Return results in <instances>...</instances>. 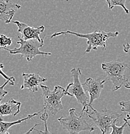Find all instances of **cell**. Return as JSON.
<instances>
[{"label":"cell","instance_id":"obj_1","mask_svg":"<svg viewBox=\"0 0 130 134\" xmlns=\"http://www.w3.org/2000/svg\"><path fill=\"white\" fill-rule=\"evenodd\" d=\"M71 34L75 35L76 37L80 38H86L87 39V47L85 54L89 53L92 49L96 50L98 49V47H100L102 48L103 50L106 49V41L110 37H116L118 36L119 32L118 31L114 32H106L104 30H95L92 33L88 34H80L75 32L67 30V31H61L59 32L54 33L51 35V38L56 37V36H59L60 35H67Z\"/></svg>","mask_w":130,"mask_h":134},{"label":"cell","instance_id":"obj_2","mask_svg":"<svg viewBox=\"0 0 130 134\" xmlns=\"http://www.w3.org/2000/svg\"><path fill=\"white\" fill-rule=\"evenodd\" d=\"M129 65L127 63L119 59L102 63V68L106 73L107 81L113 84L111 90L115 92L129 82V79L125 75V70Z\"/></svg>","mask_w":130,"mask_h":134},{"label":"cell","instance_id":"obj_3","mask_svg":"<svg viewBox=\"0 0 130 134\" xmlns=\"http://www.w3.org/2000/svg\"><path fill=\"white\" fill-rule=\"evenodd\" d=\"M42 90V97L44 102V110L51 112L53 115H56L57 113L64 109L61 98L64 96L73 97V95L64 89V87L56 85L54 90L51 91L46 85H40Z\"/></svg>","mask_w":130,"mask_h":134},{"label":"cell","instance_id":"obj_4","mask_svg":"<svg viewBox=\"0 0 130 134\" xmlns=\"http://www.w3.org/2000/svg\"><path fill=\"white\" fill-rule=\"evenodd\" d=\"M18 37L19 41H17V44H20V47L14 48V49H9L7 47H4L3 49L7 50L11 54H21V57L26 58L28 61H31L36 55H52L51 52H46L40 50V48H41L44 44L45 36L41 41H39L36 39L25 40L20 36H18Z\"/></svg>","mask_w":130,"mask_h":134},{"label":"cell","instance_id":"obj_5","mask_svg":"<svg viewBox=\"0 0 130 134\" xmlns=\"http://www.w3.org/2000/svg\"><path fill=\"white\" fill-rule=\"evenodd\" d=\"M85 112L93 121L103 134L110 133L111 124L116 119H118L122 114L117 111L105 108L102 111H98L92 105H87L82 113Z\"/></svg>","mask_w":130,"mask_h":134},{"label":"cell","instance_id":"obj_6","mask_svg":"<svg viewBox=\"0 0 130 134\" xmlns=\"http://www.w3.org/2000/svg\"><path fill=\"white\" fill-rule=\"evenodd\" d=\"M69 114L67 117H60L58 121L60 123L63 129L69 133L77 134L82 131L92 132L95 128L88 123L84 117V112H81L80 115L76 114V109L72 108L69 110Z\"/></svg>","mask_w":130,"mask_h":134},{"label":"cell","instance_id":"obj_7","mask_svg":"<svg viewBox=\"0 0 130 134\" xmlns=\"http://www.w3.org/2000/svg\"><path fill=\"white\" fill-rule=\"evenodd\" d=\"M81 74L82 72L80 68H74L71 70V75L73 79V82L68 84L66 87V90L73 95L77 100L78 103L83 107V109L81 111L83 112L89 104V99L87 96L82 84H81L80 81V75Z\"/></svg>","mask_w":130,"mask_h":134},{"label":"cell","instance_id":"obj_8","mask_svg":"<svg viewBox=\"0 0 130 134\" xmlns=\"http://www.w3.org/2000/svg\"><path fill=\"white\" fill-rule=\"evenodd\" d=\"M106 79H102V77H98L93 79V77H88L86 82L82 84L85 91L89 92V102L88 105H92L94 100L100 97V93L104 87V83Z\"/></svg>","mask_w":130,"mask_h":134},{"label":"cell","instance_id":"obj_9","mask_svg":"<svg viewBox=\"0 0 130 134\" xmlns=\"http://www.w3.org/2000/svg\"><path fill=\"white\" fill-rule=\"evenodd\" d=\"M13 23L18 26V32L22 34V38L25 40L30 39H36L39 41H41L43 38H40V35L45 30L43 25L38 28H34L30 26L26 23H22L18 21H14Z\"/></svg>","mask_w":130,"mask_h":134},{"label":"cell","instance_id":"obj_10","mask_svg":"<svg viewBox=\"0 0 130 134\" xmlns=\"http://www.w3.org/2000/svg\"><path fill=\"white\" fill-rule=\"evenodd\" d=\"M22 77L23 78V82L21 86V89L27 88L33 92H38L40 84L47 80V78L41 77L38 74L35 73H23Z\"/></svg>","mask_w":130,"mask_h":134},{"label":"cell","instance_id":"obj_11","mask_svg":"<svg viewBox=\"0 0 130 134\" xmlns=\"http://www.w3.org/2000/svg\"><path fill=\"white\" fill-rule=\"evenodd\" d=\"M21 8L19 4L8 2L7 0H0V21L5 23H11L16 11Z\"/></svg>","mask_w":130,"mask_h":134},{"label":"cell","instance_id":"obj_12","mask_svg":"<svg viewBox=\"0 0 130 134\" xmlns=\"http://www.w3.org/2000/svg\"><path fill=\"white\" fill-rule=\"evenodd\" d=\"M22 103L11 99L8 102L0 103V117L7 115L16 116L20 112Z\"/></svg>","mask_w":130,"mask_h":134},{"label":"cell","instance_id":"obj_13","mask_svg":"<svg viewBox=\"0 0 130 134\" xmlns=\"http://www.w3.org/2000/svg\"><path fill=\"white\" fill-rule=\"evenodd\" d=\"M43 111V110H41V111H39V112L34 113V114L28 115L27 116L25 117V118L17 120V121H11V122H6V121H4L3 119V117H0V134H9V132H8V130H9L10 128L12 127V126L22 123V122H23V121H27V120L31 119L33 117L38 115L39 114L42 112Z\"/></svg>","mask_w":130,"mask_h":134},{"label":"cell","instance_id":"obj_14","mask_svg":"<svg viewBox=\"0 0 130 134\" xmlns=\"http://www.w3.org/2000/svg\"><path fill=\"white\" fill-rule=\"evenodd\" d=\"M108 5V8L110 10H112L115 7L120 6L122 7L125 12L128 14H129V9L126 7V0H105Z\"/></svg>","mask_w":130,"mask_h":134},{"label":"cell","instance_id":"obj_15","mask_svg":"<svg viewBox=\"0 0 130 134\" xmlns=\"http://www.w3.org/2000/svg\"><path fill=\"white\" fill-rule=\"evenodd\" d=\"M118 119L115 120L111 124V128H112V132H110L111 134H122L124 133V130L126 125H128V119H124V123L121 126H118L117 125V122H118Z\"/></svg>","mask_w":130,"mask_h":134},{"label":"cell","instance_id":"obj_16","mask_svg":"<svg viewBox=\"0 0 130 134\" xmlns=\"http://www.w3.org/2000/svg\"><path fill=\"white\" fill-rule=\"evenodd\" d=\"M12 43V38L7 37V36L4 34L0 35V48L3 49L4 47L11 46Z\"/></svg>","mask_w":130,"mask_h":134},{"label":"cell","instance_id":"obj_17","mask_svg":"<svg viewBox=\"0 0 130 134\" xmlns=\"http://www.w3.org/2000/svg\"><path fill=\"white\" fill-rule=\"evenodd\" d=\"M4 68L3 64L0 63V75H2L3 77L5 78L6 80L9 81V85H11V86H14V85L15 81H16L14 77H13V76L9 77V76H8L7 74H5L2 71V68Z\"/></svg>","mask_w":130,"mask_h":134},{"label":"cell","instance_id":"obj_18","mask_svg":"<svg viewBox=\"0 0 130 134\" xmlns=\"http://www.w3.org/2000/svg\"><path fill=\"white\" fill-rule=\"evenodd\" d=\"M121 107V111L130 114V99L129 100H122L119 103Z\"/></svg>","mask_w":130,"mask_h":134},{"label":"cell","instance_id":"obj_19","mask_svg":"<svg viewBox=\"0 0 130 134\" xmlns=\"http://www.w3.org/2000/svg\"><path fill=\"white\" fill-rule=\"evenodd\" d=\"M47 110H44L43 109V114H42L41 116L40 117V119L41 120H43V122H44V125H45V130L43 131V133H49L51 132L47 130V119H48V114L47 112Z\"/></svg>","mask_w":130,"mask_h":134},{"label":"cell","instance_id":"obj_20","mask_svg":"<svg viewBox=\"0 0 130 134\" xmlns=\"http://www.w3.org/2000/svg\"><path fill=\"white\" fill-rule=\"evenodd\" d=\"M9 83V81L7 80L5 82V83L2 85V86H0V103H1V100H2L3 97L6 96L7 94H8V92L5 90V87L7 84Z\"/></svg>","mask_w":130,"mask_h":134},{"label":"cell","instance_id":"obj_21","mask_svg":"<svg viewBox=\"0 0 130 134\" xmlns=\"http://www.w3.org/2000/svg\"><path fill=\"white\" fill-rule=\"evenodd\" d=\"M123 49L125 52H128V51L130 50V44L128 43V44H123Z\"/></svg>","mask_w":130,"mask_h":134},{"label":"cell","instance_id":"obj_22","mask_svg":"<svg viewBox=\"0 0 130 134\" xmlns=\"http://www.w3.org/2000/svg\"><path fill=\"white\" fill-rule=\"evenodd\" d=\"M41 125V123H36V125H35L34 126H33V128H32L30 130H29V131H28V132H27L26 133H30V132H32V131H33V130L34 129L35 127H36V126H38V125Z\"/></svg>","mask_w":130,"mask_h":134},{"label":"cell","instance_id":"obj_23","mask_svg":"<svg viewBox=\"0 0 130 134\" xmlns=\"http://www.w3.org/2000/svg\"><path fill=\"white\" fill-rule=\"evenodd\" d=\"M125 88H126L127 89H130V82H128L126 85H124Z\"/></svg>","mask_w":130,"mask_h":134},{"label":"cell","instance_id":"obj_24","mask_svg":"<svg viewBox=\"0 0 130 134\" xmlns=\"http://www.w3.org/2000/svg\"><path fill=\"white\" fill-rule=\"evenodd\" d=\"M127 119H128V120H130V115H129V114H127Z\"/></svg>","mask_w":130,"mask_h":134},{"label":"cell","instance_id":"obj_25","mask_svg":"<svg viewBox=\"0 0 130 134\" xmlns=\"http://www.w3.org/2000/svg\"><path fill=\"white\" fill-rule=\"evenodd\" d=\"M7 1L8 2H9V1H10V0H7Z\"/></svg>","mask_w":130,"mask_h":134}]
</instances>
